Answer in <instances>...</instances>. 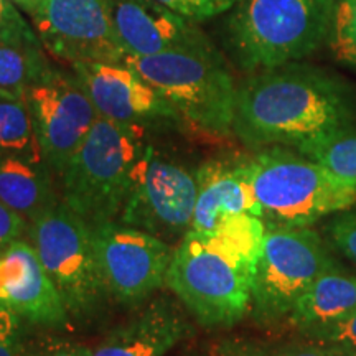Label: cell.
<instances>
[{
    "label": "cell",
    "mask_w": 356,
    "mask_h": 356,
    "mask_svg": "<svg viewBox=\"0 0 356 356\" xmlns=\"http://www.w3.org/2000/svg\"><path fill=\"white\" fill-rule=\"evenodd\" d=\"M356 127V89L337 73L305 63L248 73L238 84L233 136L252 152L300 150Z\"/></svg>",
    "instance_id": "6da1fadb"
},
{
    "label": "cell",
    "mask_w": 356,
    "mask_h": 356,
    "mask_svg": "<svg viewBox=\"0 0 356 356\" xmlns=\"http://www.w3.org/2000/svg\"><path fill=\"white\" fill-rule=\"evenodd\" d=\"M264 234L261 218L236 215L211 233L190 231L175 246L165 286L202 327L229 328L249 315Z\"/></svg>",
    "instance_id": "7a4b0ae2"
},
{
    "label": "cell",
    "mask_w": 356,
    "mask_h": 356,
    "mask_svg": "<svg viewBox=\"0 0 356 356\" xmlns=\"http://www.w3.org/2000/svg\"><path fill=\"white\" fill-rule=\"evenodd\" d=\"M335 0H241L222 24V43L244 73L304 61L327 48Z\"/></svg>",
    "instance_id": "3957f363"
},
{
    "label": "cell",
    "mask_w": 356,
    "mask_h": 356,
    "mask_svg": "<svg viewBox=\"0 0 356 356\" xmlns=\"http://www.w3.org/2000/svg\"><path fill=\"white\" fill-rule=\"evenodd\" d=\"M251 178L266 228H307L356 204V185L289 147L251 154Z\"/></svg>",
    "instance_id": "277c9868"
},
{
    "label": "cell",
    "mask_w": 356,
    "mask_h": 356,
    "mask_svg": "<svg viewBox=\"0 0 356 356\" xmlns=\"http://www.w3.org/2000/svg\"><path fill=\"white\" fill-rule=\"evenodd\" d=\"M180 115L184 127L208 137L233 136L238 84L222 53H162L124 58Z\"/></svg>",
    "instance_id": "5b68a950"
},
{
    "label": "cell",
    "mask_w": 356,
    "mask_h": 356,
    "mask_svg": "<svg viewBox=\"0 0 356 356\" xmlns=\"http://www.w3.org/2000/svg\"><path fill=\"white\" fill-rule=\"evenodd\" d=\"M145 129L97 118L60 175L61 198L89 225L118 220L136 165L144 155Z\"/></svg>",
    "instance_id": "8992f818"
},
{
    "label": "cell",
    "mask_w": 356,
    "mask_h": 356,
    "mask_svg": "<svg viewBox=\"0 0 356 356\" xmlns=\"http://www.w3.org/2000/svg\"><path fill=\"white\" fill-rule=\"evenodd\" d=\"M29 241L71 320L88 325L99 317L111 296L96 256L91 225L61 200L30 222Z\"/></svg>",
    "instance_id": "52a82bcc"
},
{
    "label": "cell",
    "mask_w": 356,
    "mask_h": 356,
    "mask_svg": "<svg viewBox=\"0 0 356 356\" xmlns=\"http://www.w3.org/2000/svg\"><path fill=\"white\" fill-rule=\"evenodd\" d=\"M338 262L317 231L266 228L251 292V315L261 327L287 322L320 274Z\"/></svg>",
    "instance_id": "ba28073f"
},
{
    "label": "cell",
    "mask_w": 356,
    "mask_h": 356,
    "mask_svg": "<svg viewBox=\"0 0 356 356\" xmlns=\"http://www.w3.org/2000/svg\"><path fill=\"white\" fill-rule=\"evenodd\" d=\"M197 193L195 170L147 145L118 220L167 243L181 241L191 229Z\"/></svg>",
    "instance_id": "9c48e42d"
},
{
    "label": "cell",
    "mask_w": 356,
    "mask_h": 356,
    "mask_svg": "<svg viewBox=\"0 0 356 356\" xmlns=\"http://www.w3.org/2000/svg\"><path fill=\"white\" fill-rule=\"evenodd\" d=\"M24 99L42 157L60 178L99 114L73 70L53 63L25 89Z\"/></svg>",
    "instance_id": "30bf717a"
},
{
    "label": "cell",
    "mask_w": 356,
    "mask_h": 356,
    "mask_svg": "<svg viewBox=\"0 0 356 356\" xmlns=\"http://www.w3.org/2000/svg\"><path fill=\"white\" fill-rule=\"evenodd\" d=\"M92 241L111 299L137 305L165 286L175 248L119 220L91 225Z\"/></svg>",
    "instance_id": "8fae6325"
},
{
    "label": "cell",
    "mask_w": 356,
    "mask_h": 356,
    "mask_svg": "<svg viewBox=\"0 0 356 356\" xmlns=\"http://www.w3.org/2000/svg\"><path fill=\"white\" fill-rule=\"evenodd\" d=\"M30 20L44 50L68 65L126 58L109 0H42Z\"/></svg>",
    "instance_id": "7c38bea8"
},
{
    "label": "cell",
    "mask_w": 356,
    "mask_h": 356,
    "mask_svg": "<svg viewBox=\"0 0 356 356\" xmlns=\"http://www.w3.org/2000/svg\"><path fill=\"white\" fill-rule=\"evenodd\" d=\"M101 118L144 127H184L180 115L126 61L70 65Z\"/></svg>",
    "instance_id": "4fadbf2b"
},
{
    "label": "cell",
    "mask_w": 356,
    "mask_h": 356,
    "mask_svg": "<svg viewBox=\"0 0 356 356\" xmlns=\"http://www.w3.org/2000/svg\"><path fill=\"white\" fill-rule=\"evenodd\" d=\"M114 29L126 55L213 53L220 48L200 29L159 0H109Z\"/></svg>",
    "instance_id": "5bb4252c"
},
{
    "label": "cell",
    "mask_w": 356,
    "mask_h": 356,
    "mask_svg": "<svg viewBox=\"0 0 356 356\" xmlns=\"http://www.w3.org/2000/svg\"><path fill=\"white\" fill-rule=\"evenodd\" d=\"M0 307L35 327L66 330L73 323L29 239L0 254Z\"/></svg>",
    "instance_id": "9a60e30c"
},
{
    "label": "cell",
    "mask_w": 356,
    "mask_h": 356,
    "mask_svg": "<svg viewBox=\"0 0 356 356\" xmlns=\"http://www.w3.org/2000/svg\"><path fill=\"white\" fill-rule=\"evenodd\" d=\"M190 312L172 297H157L132 318L111 330L89 356H167L195 335Z\"/></svg>",
    "instance_id": "2e32d148"
},
{
    "label": "cell",
    "mask_w": 356,
    "mask_h": 356,
    "mask_svg": "<svg viewBox=\"0 0 356 356\" xmlns=\"http://www.w3.org/2000/svg\"><path fill=\"white\" fill-rule=\"evenodd\" d=\"M197 204L191 229L211 233L226 218L252 215L261 218L251 178V155L216 157L197 170Z\"/></svg>",
    "instance_id": "e0dca14e"
},
{
    "label": "cell",
    "mask_w": 356,
    "mask_h": 356,
    "mask_svg": "<svg viewBox=\"0 0 356 356\" xmlns=\"http://www.w3.org/2000/svg\"><path fill=\"white\" fill-rule=\"evenodd\" d=\"M356 310V275L333 266L314 280L287 323L309 338L323 328L332 327Z\"/></svg>",
    "instance_id": "ac0fdd59"
},
{
    "label": "cell",
    "mask_w": 356,
    "mask_h": 356,
    "mask_svg": "<svg viewBox=\"0 0 356 356\" xmlns=\"http://www.w3.org/2000/svg\"><path fill=\"white\" fill-rule=\"evenodd\" d=\"M55 172L43 160L0 155V202L32 222L61 202Z\"/></svg>",
    "instance_id": "d6986e66"
},
{
    "label": "cell",
    "mask_w": 356,
    "mask_h": 356,
    "mask_svg": "<svg viewBox=\"0 0 356 356\" xmlns=\"http://www.w3.org/2000/svg\"><path fill=\"white\" fill-rule=\"evenodd\" d=\"M50 65L42 43L0 42V91L24 97L25 89Z\"/></svg>",
    "instance_id": "ffe728a7"
},
{
    "label": "cell",
    "mask_w": 356,
    "mask_h": 356,
    "mask_svg": "<svg viewBox=\"0 0 356 356\" xmlns=\"http://www.w3.org/2000/svg\"><path fill=\"white\" fill-rule=\"evenodd\" d=\"M0 155H19L25 159L43 160L25 99L22 96H13L2 91H0Z\"/></svg>",
    "instance_id": "44dd1931"
},
{
    "label": "cell",
    "mask_w": 356,
    "mask_h": 356,
    "mask_svg": "<svg viewBox=\"0 0 356 356\" xmlns=\"http://www.w3.org/2000/svg\"><path fill=\"white\" fill-rule=\"evenodd\" d=\"M299 152L356 185V127L312 142Z\"/></svg>",
    "instance_id": "7402d4cb"
},
{
    "label": "cell",
    "mask_w": 356,
    "mask_h": 356,
    "mask_svg": "<svg viewBox=\"0 0 356 356\" xmlns=\"http://www.w3.org/2000/svg\"><path fill=\"white\" fill-rule=\"evenodd\" d=\"M327 48L356 73V0H335Z\"/></svg>",
    "instance_id": "603a6c76"
},
{
    "label": "cell",
    "mask_w": 356,
    "mask_h": 356,
    "mask_svg": "<svg viewBox=\"0 0 356 356\" xmlns=\"http://www.w3.org/2000/svg\"><path fill=\"white\" fill-rule=\"evenodd\" d=\"M0 42L40 44L32 22L12 0H0Z\"/></svg>",
    "instance_id": "cb8c5ba5"
},
{
    "label": "cell",
    "mask_w": 356,
    "mask_h": 356,
    "mask_svg": "<svg viewBox=\"0 0 356 356\" xmlns=\"http://www.w3.org/2000/svg\"><path fill=\"white\" fill-rule=\"evenodd\" d=\"M159 2L184 19L200 25L202 22L228 13L241 0H159Z\"/></svg>",
    "instance_id": "d4e9b609"
},
{
    "label": "cell",
    "mask_w": 356,
    "mask_h": 356,
    "mask_svg": "<svg viewBox=\"0 0 356 356\" xmlns=\"http://www.w3.org/2000/svg\"><path fill=\"white\" fill-rule=\"evenodd\" d=\"M341 356H356V310L348 317L309 337Z\"/></svg>",
    "instance_id": "484cf974"
},
{
    "label": "cell",
    "mask_w": 356,
    "mask_h": 356,
    "mask_svg": "<svg viewBox=\"0 0 356 356\" xmlns=\"http://www.w3.org/2000/svg\"><path fill=\"white\" fill-rule=\"evenodd\" d=\"M330 243L346 259L356 264V208L338 213L328 225Z\"/></svg>",
    "instance_id": "4316f807"
},
{
    "label": "cell",
    "mask_w": 356,
    "mask_h": 356,
    "mask_svg": "<svg viewBox=\"0 0 356 356\" xmlns=\"http://www.w3.org/2000/svg\"><path fill=\"white\" fill-rule=\"evenodd\" d=\"M24 320L0 307V356H25L26 340Z\"/></svg>",
    "instance_id": "83f0119b"
},
{
    "label": "cell",
    "mask_w": 356,
    "mask_h": 356,
    "mask_svg": "<svg viewBox=\"0 0 356 356\" xmlns=\"http://www.w3.org/2000/svg\"><path fill=\"white\" fill-rule=\"evenodd\" d=\"M25 356H89V348L58 337H40L26 340Z\"/></svg>",
    "instance_id": "f1b7e54d"
},
{
    "label": "cell",
    "mask_w": 356,
    "mask_h": 356,
    "mask_svg": "<svg viewBox=\"0 0 356 356\" xmlns=\"http://www.w3.org/2000/svg\"><path fill=\"white\" fill-rule=\"evenodd\" d=\"M30 222L0 202V254L12 244L29 238Z\"/></svg>",
    "instance_id": "f546056e"
},
{
    "label": "cell",
    "mask_w": 356,
    "mask_h": 356,
    "mask_svg": "<svg viewBox=\"0 0 356 356\" xmlns=\"http://www.w3.org/2000/svg\"><path fill=\"white\" fill-rule=\"evenodd\" d=\"M211 356H273V346L249 338H229L213 346Z\"/></svg>",
    "instance_id": "4dcf8cb0"
},
{
    "label": "cell",
    "mask_w": 356,
    "mask_h": 356,
    "mask_svg": "<svg viewBox=\"0 0 356 356\" xmlns=\"http://www.w3.org/2000/svg\"><path fill=\"white\" fill-rule=\"evenodd\" d=\"M273 356H341L318 341L300 337L299 340L273 346Z\"/></svg>",
    "instance_id": "1f68e13d"
},
{
    "label": "cell",
    "mask_w": 356,
    "mask_h": 356,
    "mask_svg": "<svg viewBox=\"0 0 356 356\" xmlns=\"http://www.w3.org/2000/svg\"><path fill=\"white\" fill-rule=\"evenodd\" d=\"M12 2L15 3V6L19 7L20 10L24 12L26 17H29V19H32L35 13H37L42 0H12Z\"/></svg>",
    "instance_id": "d6a6232c"
},
{
    "label": "cell",
    "mask_w": 356,
    "mask_h": 356,
    "mask_svg": "<svg viewBox=\"0 0 356 356\" xmlns=\"http://www.w3.org/2000/svg\"><path fill=\"white\" fill-rule=\"evenodd\" d=\"M181 356H211V350H190Z\"/></svg>",
    "instance_id": "836d02e7"
}]
</instances>
